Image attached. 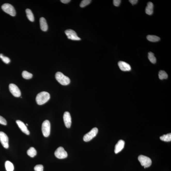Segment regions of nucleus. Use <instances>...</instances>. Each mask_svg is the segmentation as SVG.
<instances>
[{
	"label": "nucleus",
	"instance_id": "nucleus-1",
	"mask_svg": "<svg viewBox=\"0 0 171 171\" xmlns=\"http://www.w3.org/2000/svg\"><path fill=\"white\" fill-rule=\"evenodd\" d=\"M50 98V94L46 92H42L38 94L36 97V103L39 105L45 103Z\"/></svg>",
	"mask_w": 171,
	"mask_h": 171
},
{
	"label": "nucleus",
	"instance_id": "nucleus-2",
	"mask_svg": "<svg viewBox=\"0 0 171 171\" xmlns=\"http://www.w3.org/2000/svg\"><path fill=\"white\" fill-rule=\"evenodd\" d=\"M55 77L57 80L60 84L63 85H67L70 83V79L68 77L64 75L61 72H57L55 75Z\"/></svg>",
	"mask_w": 171,
	"mask_h": 171
},
{
	"label": "nucleus",
	"instance_id": "nucleus-3",
	"mask_svg": "<svg viewBox=\"0 0 171 171\" xmlns=\"http://www.w3.org/2000/svg\"><path fill=\"white\" fill-rule=\"evenodd\" d=\"M138 160L142 166H144L145 168L149 167L152 164L151 158L144 155H141L139 156Z\"/></svg>",
	"mask_w": 171,
	"mask_h": 171
},
{
	"label": "nucleus",
	"instance_id": "nucleus-4",
	"mask_svg": "<svg viewBox=\"0 0 171 171\" xmlns=\"http://www.w3.org/2000/svg\"><path fill=\"white\" fill-rule=\"evenodd\" d=\"M1 8L4 12L9 14L11 16H15L16 15V12L14 8L10 4L5 3L4 4L1 6Z\"/></svg>",
	"mask_w": 171,
	"mask_h": 171
},
{
	"label": "nucleus",
	"instance_id": "nucleus-5",
	"mask_svg": "<svg viewBox=\"0 0 171 171\" xmlns=\"http://www.w3.org/2000/svg\"><path fill=\"white\" fill-rule=\"evenodd\" d=\"M42 130L43 135L46 137L50 135V124L48 120L43 121L42 126Z\"/></svg>",
	"mask_w": 171,
	"mask_h": 171
},
{
	"label": "nucleus",
	"instance_id": "nucleus-6",
	"mask_svg": "<svg viewBox=\"0 0 171 171\" xmlns=\"http://www.w3.org/2000/svg\"><path fill=\"white\" fill-rule=\"evenodd\" d=\"M98 131L97 128L95 127L92 128L89 132L84 136L83 139L85 142L89 141L96 137Z\"/></svg>",
	"mask_w": 171,
	"mask_h": 171
},
{
	"label": "nucleus",
	"instance_id": "nucleus-7",
	"mask_svg": "<svg viewBox=\"0 0 171 171\" xmlns=\"http://www.w3.org/2000/svg\"><path fill=\"white\" fill-rule=\"evenodd\" d=\"M55 155L59 159H64L68 156V154L64 148L60 147L57 149L55 152Z\"/></svg>",
	"mask_w": 171,
	"mask_h": 171
},
{
	"label": "nucleus",
	"instance_id": "nucleus-8",
	"mask_svg": "<svg viewBox=\"0 0 171 171\" xmlns=\"http://www.w3.org/2000/svg\"><path fill=\"white\" fill-rule=\"evenodd\" d=\"M9 89L11 94L15 97H19L21 95L20 89L17 85L13 83L10 84L9 85Z\"/></svg>",
	"mask_w": 171,
	"mask_h": 171
},
{
	"label": "nucleus",
	"instance_id": "nucleus-9",
	"mask_svg": "<svg viewBox=\"0 0 171 171\" xmlns=\"http://www.w3.org/2000/svg\"><path fill=\"white\" fill-rule=\"evenodd\" d=\"M0 141L4 147L9 148V139L6 134L2 131H0Z\"/></svg>",
	"mask_w": 171,
	"mask_h": 171
},
{
	"label": "nucleus",
	"instance_id": "nucleus-10",
	"mask_svg": "<svg viewBox=\"0 0 171 171\" xmlns=\"http://www.w3.org/2000/svg\"><path fill=\"white\" fill-rule=\"evenodd\" d=\"M65 34L68 39L73 40H80L81 39L77 35L76 32L71 29H68L65 31Z\"/></svg>",
	"mask_w": 171,
	"mask_h": 171
},
{
	"label": "nucleus",
	"instance_id": "nucleus-11",
	"mask_svg": "<svg viewBox=\"0 0 171 171\" xmlns=\"http://www.w3.org/2000/svg\"><path fill=\"white\" fill-rule=\"evenodd\" d=\"M64 124L67 128H69L71 124V118L69 112H66L63 116Z\"/></svg>",
	"mask_w": 171,
	"mask_h": 171
},
{
	"label": "nucleus",
	"instance_id": "nucleus-12",
	"mask_svg": "<svg viewBox=\"0 0 171 171\" xmlns=\"http://www.w3.org/2000/svg\"><path fill=\"white\" fill-rule=\"evenodd\" d=\"M118 65L120 69L122 71H131V68L129 64L123 61H119Z\"/></svg>",
	"mask_w": 171,
	"mask_h": 171
},
{
	"label": "nucleus",
	"instance_id": "nucleus-13",
	"mask_svg": "<svg viewBox=\"0 0 171 171\" xmlns=\"http://www.w3.org/2000/svg\"><path fill=\"white\" fill-rule=\"evenodd\" d=\"M16 122L19 128H20L23 132L27 135L30 134V131L28 129L26 126L25 125L23 122L20 121V120H17Z\"/></svg>",
	"mask_w": 171,
	"mask_h": 171
},
{
	"label": "nucleus",
	"instance_id": "nucleus-14",
	"mask_svg": "<svg viewBox=\"0 0 171 171\" xmlns=\"http://www.w3.org/2000/svg\"><path fill=\"white\" fill-rule=\"evenodd\" d=\"M125 142L123 140H120L116 144L115 147L114 152L115 154L118 153L124 148Z\"/></svg>",
	"mask_w": 171,
	"mask_h": 171
},
{
	"label": "nucleus",
	"instance_id": "nucleus-15",
	"mask_svg": "<svg viewBox=\"0 0 171 171\" xmlns=\"http://www.w3.org/2000/svg\"><path fill=\"white\" fill-rule=\"evenodd\" d=\"M40 28L43 31L46 32L48 29V26L45 19L43 17L40 18Z\"/></svg>",
	"mask_w": 171,
	"mask_h": 171
},
{
	"label": "nucleus",
	"instance_id": "nucleus-16",
	"mask_svg": "<svg viewBox=\"0 0 171 171\" xmlns=\"http://www.w3.org/2000/svg\"><path fill=\"white\" fill-rule=\"evenodd\" d=\"M153 4L151 2H149L145 8L146 13L150 15H152L153 12Z\"/></svg>",
	"mask_w": 171,
	"mask_h": 171
},
{
	"label": "nucleus",
	"instance_id": "nucleus-17",
	"mask_svg": "<svg viewBox=\"0 0 171 171\" xmlns=\"http://www.w3.org/2000/svg\"><path fill=\"white\" fill-rule=\"evenodd\" d=\"M26 12L27 17L29 20L31 22H33L34 20V17L33 12L30 9H26Z\"/></svg>",
	"mask_w": 171,
	"mask_h": 171
},
{
	"label": "nucleus",
	"instance_id": "nucleus-18",
	"mask_svg": "<svg viewBox=\"0 0 171 171\" xmlns=\"http://www.w3.org/2000/svg\"><path fill=\"white\" fill-rule=\"evenodd\" d=\"M5 166L7 171H13L14 169L13 164L10 161H7L5 162Z\"/></svg>",
	"mask_w": 171,
	"mask_h": 171
},
{
	"label": "nucleus",
	"instance_id": "nucleus-19",
	"mask_svg": "<svg viewBox=\"0 0 171 171\" xmlns=\"http://www.w3.org/2000/svg\"><path fill=\"white\" fill-rule=\"evenodd\" d=\"M27 154L31 157L33 158L36 155L37 152L34 148L32 147L27 151Z\"/></svg>",
	"mask_w": 171,
	"mask_h": 171
},
{
	"label": "nucleus",
	"instance_id": "nucleus-20",
	"mask_svg": "<svg viewBox=\"0 0 171 171\" xmlns=\"http://www.w3.org/2000/svg\"><path fill=\"white\" fill-rule=\"evenodd\" d=\"M147 38L149 41L151 42H157L159 41L160 40V37L155 35H149L147 36Z\"/></svg>",
	"mask_w": 171,
	"mask_h": 171
},
{
	"label": "nucleus",
	"instance_id": "nucleus-21",
	"mask_svg": "<svg viewBox=\"0 0 171 171\" xmlns=\"http://www.w3.org/2000/svg\"><path fill=\"white\" fill-rule=\"evenodd\" d=\"M148 58L151 62L153 64H155L156 63V58L155 57L154 53L150 52L148 53Z\"/></svg>",
	"mask_w": 171,
	"mask_h": 171
},
{
	"label": "nucleus",
	"instance_id": "nucleus-22",
	"mask_svg": "<svg viewBox=\"0 0 171 171\" xmlns=\"http://www.w3.org/2000/svg\"><path fill=\"white\" fill-rule=\"evenodd\" d=\"M161 141L165 142H169L171 141V134H167L161 136L160 137Z\"/></svg>",
	"mask_w": 171,
	"mask_h": 171
},
{
	"label": "nucleus",
	"instance_id": "nucleus-23",
	"mask_svg": "<svg viewBox=\"0 0 171 171\" xmlns=\"http://www.w3.org/2000/svg\"><path fill=\"white\" fill-rule=\"evenodd\" d=\"M22 76L24 78L26 79H31L33 76V74L26 71H23L22 73Z\"/></svg>",
	"mask_w": 171,
	"mask_h": 171
},
{
	"label": "nucleus",
	"instance_id": "nucleus-24",
	"mask_svg": "<svg viewBox=\"0 0 171 171\" xmlns=\"http://www.w3.org/2000/svg\"><path fill=\"white\" fill-rule=\"evenodd\" d=\"M158 76L160 80L167 79L168 77L167 74L165 71H159Z\"/></svg>",
	"mask_w": 171,
	"mask_h": 171
},
{
	"label": "nucleus",
	"instance_id": "nucleus-25",
	"mask_svg": "<svg viewBox=\"0 0 171 171\" xmlns=\"http://www.w3.org/2000/svg\"><path fill=\"white\" fill-rule=\"evenodd\" d=\"M0 58L2 60L4 63L8 64L10 62V60L8 57L4 56L3 54H0Z\"/></svg>",
	"mask_w": 171,
	"mask_h": 171
},
{
	"label": "nucleus",
	"instance_id": "nucleus-26",
	"mask_svg": "<svg viewBox=\"0 0 171 171\" xmlns=\"http://www.w3.org/2000/svg\"><path fill=\"white\" fill-rule=\"evenodd\" d=\"M91 1L90 0H83L80 4V6L81 7H84L86 6L87 5H89Z\"/></svg>",
	"mask_w": 171,
	"mask_h": 171
},
{
	"label": "nucleus",
	"instance_id": "nucleus-27",
	"mask_svg": "<svg viewBox=\"0 0 171 171\" xmlns=\"http://www.w3.org/2000/svg\"><path fill=\"white\" fill-rule=\"evenodd\" d=\"M35 171H43V167L41 165H36L34 168Z\"/></svg>",
	"mask_w": 171,
	"mask_h": 171
},
{
	"label": "nucleus",
	"instance_id": "nucleus-28",
	"mask_svg": "<svg viewBox=\"0 0 171 171\" xmlns=\"http://www.w3.org/2000/svg\"><path fill=\"white\" fill-rule=\"evenodd\" d=\"M0 124L4 125H7L6 120L1 116H0Z\"/></svg>",
	"mask_w": 171,
	"mask_h": 171
},
{
	"label": "nucleus",
	"instance_id": "nucleus-29",
	"mask_svg": "<svg viewBox=\"0 0 171 171\" xmlns=\"http://www.w3.org/2000/svg\"><path fill=\"white\" fill-rule=\"evenodd\" d=\"M121 1L120 0H114L113 1V3L115 6H118L121 3Z\"/></svg>",
	"mask_w": 171,
	"mask_h": 171
},
{
	"label": "nucleus",
	"instance_id": "nucleus-30",
	"mask_svg": "<svg viewBox=\"0 0 171 171\" xmlns=\"http://www.w3.org/2000/svg\"><path fill=\"white\" fill-rule=\"evenodd\" d=\"M129 1L133 5H135L138 3V0H130Z\"/></svg>",
	"mask_w": 171,
	"mask_h": 171
},
{
	"label": "nucleus",
	"instance_id": "nucleus-31",
	"mask_svg": "<svg viewBox=\"0 0 171 171\" xmlns=\"http://www.w3.org/2000/svg\"><path fill=\"white\" fill-rule=\"evenodd\" d=\"M71 1L70 0H61V2L64 4L68 3Z\"/></svg>",
	"mask_w": 171,
	"mask_h": 171
},
{
	"label": "nucleus",
	"instance_id": "nucleus-32",
	"mask_svg": "<svg viewBox=\"0 0 171 171\" xmlns=\"http://www.w3.org/2000/svg\"><path fill=\"white\" fill-rule=\"evenodd\" d=\"M26 126H28V125L27 124H26Z\"/></svg>",
	"mask_w": 171,
	"mask_h": 171
}]
</instances>
